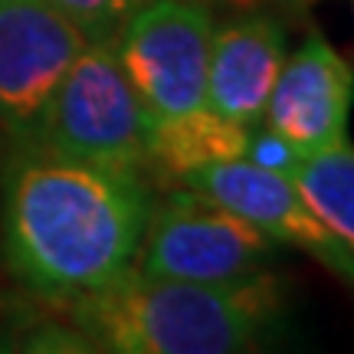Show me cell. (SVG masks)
I'll list each match as a JSON object with an SVG mask.
<instances>
[{
	"label": "cell",
	"instance_id": "30bf717a",
	"mask_svg": "<svg viewBox=\"0 0 354 354\" xmlns=\"http://www.w3.org/2000/svg\"><path fill=\"white\" fill-rule=\"evenodd\" d=\"M246 141H250V128L201 105L194 112L154 122L148 128V165L177 184L194 167L243 158Z\"/></svg>",
	"mask_w": 354,
	"mask_h": 354
},
{
	"label": "cell",
	"instance_id": "8fae6325",
	"mask_svg": "<svg viewBox=\"0 0 354 354\" xmlns=\"http://www.w3.org/2000/svg\"><path fill=\"white\" fill-rule=\"evenodd\" d=\"M289 180L312 214L354 253V145L342 141L302 154L289 171Z\"/></svg>",
	"mask_w": 354,
	"mask_h": 354
},
{
	"label": "cell",
	"instance_id": "9c48e42d",
	"mask_svg": "<svg viewBox=\"0 0 354 354\" xmlns=\"http://www.w3.org/2000/svg\"><path fill=\"white\" fill-rule=\"evenodd\" d=\"M282 63L286 30L272 17L253 13L220 30L214 26L203 105L243 128L259 125Z\"/></svg>",
	"mask_w": 354,
	"mask_h": 354
},
{
	"label": "cell",
	"instance_id": "277c9868",
	"mask_svg": "<svg viewBox=\"0 0 354 354\" xmlns=\"http://www.w3.org/2000/svg\"><path fill=\"white\" fill-rule=\"evenodd\" d=\"M276 243L197 190L177 187L148 210L135 269L158 279L223 286L269 269Z\"/></svg>",
	"mask_w": 354,
	"mask_h": 354
},
{
	"label": "cell",
	"instance_id": "6da1fadb",
	"mask_svg": "<svg viewBox=\"0 0 354 354\" xmlns=\"http://www.w3.org/2000/svg\"><path fill=\"white\" fill-rule=\"evenodd\" d=\"M148 210L131 171L53 151L24 158L3 197L7 263L39 295L76 302L135 266Z\"/></svg>",
	"mask_w": 354,
	"mask_h": 354
},
{
	"label": "cell",
	"instance_id": "5b68a950",
	"mask_svg": "<svg viewBox=\"0 0 354 354\" xmlns=\"http://www.w3.org/2000/svg\"><path fill=\"white\" fill-rule=\"evenodd\" d=\"M214 13L203 0H148L115 39L148 125L203 105Z\"/></svg>",
	"mask_w": 354,
	"mask_h": 354
},
{
	"label": "cell",
	"instance_id": "ba28073f",
	"mask_svg": "<svg viewBox=\"0 0 354 354\" xmlns=\"http://www.w3.org/2000/svg\"><path fill=\"white\" fill-rule=\"evenodd\" d=\"M354 105V66L325 37L305 39L279 69L263 125L286 138L299 154L348 141Z\"/></svg>",
	"mask_w": 354,
	"mask_h": 354
},
{
	"label": "cell",
	"instance_id": "7c38bea8",
	"mask_svg": "<svg viewBox=\"0 0 354 354\" xmlns=\"http://www.w3.org/2000/svg\"><path fill=\"white\" fill-rule=\"evenodd\" d=\"M50 3L86 39L115 43L122 26L131 20V13L145 7L148 0H50Z\"/></svg>",
	"mask_w": 354,
	"mask_h": 354
},
{
	"label": "cell",
	"instance_id": "52a82bcc",
	"mask_svg": "<svg viewBox=\"0 0 354 354\" xmlns=\"http://www.w3.org/2000/svg\"><path fill=\"white\" fill-rule=\"evenodd\" d=\"M177 187L210 197L214 203L227 207L230 214L253 223L276 246L305 250L322 266H328L331 272L354 282V253L312 214V207L302 201V194L292 187L286 174L266 171L246 158H236V161L194 167L177 180Z\"/></svg>",
	"mask_w": 354,
	"mask_h": 354
},
{
	"label": "cell",
	"instance_id": "7a4b0ae2",
	"mask_svg": "<svg viewBox=\"0 0 354 354\" xmlns=\"http://www.w3.org/2000/svg\"><path fill=\"white\" fill-rule=\"evenodd\" d=\"M282 315V289L266 269L207 286L145 276L135 266L73 302L88 342L118 354H236L263 342Z\"/></svg>",
	"mask_w": 354,
	"mask_h": 354
},
{
	"label": "cell",
	"instance_id": "4fadbf2b",
	"mask_svg": "<svg viewBox=\"0 0 354 354\" xmlns=\"http://www.w3.org/2000/svg\"><path fill=\"white\" fill-rule=\"evenodd\" d=\"M351 3H354V0H351Z\"/></svg>",
	"mask_w": 354,
	"mask_h": 354
},
{
	"label": "cell",
	"instance_id": "3957f363",
	"mask_svg": "<svg viewBox=\"0 0 354 354\" xmlns=\"http://www.w3.org/2000/svg\"><path fill=\"white\" fill-rule=\"evenodd\" d=\"M148 128L115 43L88 39L53 92L37 141L59 158L138 174L148 167Z\"/></svg>",
	"mask_w": 354,
	"mask_h": 354
},
{
	"label": "cell",
	"instance_id": "8992f818",
	"mask_svg": "<svg viewBox=\"0 0 354 354\" xmlns=\"http://www.w3.org/2000/svg\"><path fill=\"white\" fill-rule=\"evenodd\" d=\"M88 39L50 0H0V125L37 138L56 86Z\"/></svg>",
	"mask_w": 354,
	"mask_h": 354
}]
</instances>
